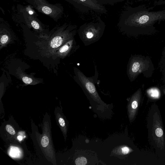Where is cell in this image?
I'll return each mask as SVG.
<instances>
[{
  "label": "cell",
  "instance_id": "1",
  "mask_svg": "<svg viewBox=\"0 0 165 165\" xmlns=\"http://www.w3.org/2000/svg\"><path fill=\"white\" fill-rule=\"evenodd\" d=\"M165 20V10L150 12L139 6L127 7L120 15L117 24L120 31L127 35H152L157 22Z\"/></svg>",
  "mask_w": 165,
  "mask_h": 165
},
{
  "label": "cell",
  "instance_id": "2",
  "mask_svg": "<svg viewBox=\"0 0 165 165\" xmlns=\"http://www.w3.org/2000/svg\"><path fill=\"white\" fill-rule=\"evenodd\" d=\"M155 68L150 58L141 55L131 56L127 65V75L130 82L134 81L141 74L144 77L152 76Z\"/></svg>",
  "mask_w": 165,
  "mask_h": 165
},
{
  "label": "cell",
  "instance_id": "3",
  "mask_svg": "<svg viewBox=\"0 0 165 165\" xmlns=\"http://www.w3.org/2000/svg\"><path fill=\"white\" fill-rule=\"evenodd\" d=\"M105 28V22L98 16L95 20L82 25L78 30V35L82 43L87 46L100 39Z\"/></svg>",
  "mask_w": 165,
  "mask_h": 165
},
{
  "label": "cell",
  "instance_id": "4",
  "mask_svg": "<svg viewBox=\"0 0 165 165\" xmlns=\"http://www.w3.org/2000/svg\"><path fill=\"white\" fill-rule=\"evenodd\" d=\"M75 72L76 81L89 101L95 104L105 106V103L101 100L98 93L92 77H86L77 68H76Z\"/></svg>",
  "mask_w": 165,
  "mask_h": 165
},
{
  "label": "cell",
  "instance_id": "5",
  "mask_svg": "<svg viewBox=\"0 0 165 165\" xmlns=\"http://www.w3.org/2000/svg\"><path fill=\"white\" fill-rule=\"evenodd\" d=\"M77 9L83 13L93 11L99 13L106 14L108 10L103 5L96 0H71Z\"/></svg>",
  "mask_w": 165,
  "mask_h": 165
},
{
  "label": "cell",
  "instance_id": "6",
  "mask_svg": "<svg viewBox=\"0 0 165 165\" xmlns=\"http://www.w3.org/2000/svg\"><path fill=\"white\" fill-rule=\"evenodd\" d=\"M142 90L139 89L131 97L128 106V114L130 122L132 121L137 113L139 103L142 97Z\"/></svg>",
  "mask_w": 165,
  "mask_h": 165
},
{
  "label": "cell",
  "instance_id": "7",
  "mask_svg": "<svg viewBox=\"0 0 165 165\" xmlns=\"http://www.w3.org/2000/svg\"><path fill=\"white\" fill-rule=\"evenodd\" d=\"M155 125L154 127L153 131L155 137V139L161 140L164 144V131L162 127L160 126V124H155Z\"/></svg>",
  "mask_w": 165,
  "mask_h": 165
},
{
  "label": "cell",
  "instance_id": "8",
  "mask_svg": "<svg viewBox=\"0 0 165 165\" xmlns=\"http://www.w3.org/2000/svg\"><path fill=\"white\" fill-rule=\"evenodd\" d=\"M131 151V149L128 147L122 146L118 147L114 150L113 152L115 154L120 155H126L129 154Z\"/></svg>",
  "mask_w": 165,
  "mask_h": 165
},
{
  "label": "cell",
  "instance_id": "9",
  "mask_svg": "<svg viewBox=\"0 0 165 165\" xmlns=\"http://www.w3.org/2000/svg\"><path fill=\"white\" fill-rule=\"evenodd\" d=\"M63 38L61 37L57 36L54 38L51 43V46L53 48L59 47L62 43Z\"/></svg>",
  "mask_w": 165,
  "mask_h": 165
},
{
  "label": "cell",
  "instance_id": "10",
  "mask_svg": "<svg viewBox=\"0 0 165 165\" xmlns=\"http://www.w3.org/2000/svg\"><path fill=\"white\" fill-rule=\"evenodd\" d=\"M147 93L150 97L154 98H158L160 96L159 89L156 88H152L148 89Z\"/></svg>",
  "mask_w": 165,
  "mask_h": 165
},
{
  "label": "cell",
  "instance_id": "11",
  "mask_svg": "<svg viewBox=\"0 0 165 165\" xmlns=\"http://www.w3.org/2000/svg\"><path fill=\"white\" fill-rule=\"evenodd\" d=\"M98 3L102 5L106 4L113 6L115 4L129 0H96Z\"/></svg>",
  "mask_w": 165,
  "mask_h": 165
},
{
  "label": "cell",
  "instance_id": "12",
  "mask_svg": "<svg viewBox=\"0 0 165 165\" xmlns=\"http://www.w3.org/2000/svg\"><path fill=\"white\" fill-rule=\"evenodd\" d=\"M58 121L60 126L61 127V129H63V131L64 134L65 135H67V127L65 121L63 117H59L58 119Z\"/></svg>",
  "mask_w": 165,
  "mask_h": 165
},
{
  "label": "cell",
  "instance_id": "13",
  "mask_svg": "<svg viewBox=\"0 0 165 165\" xmlns=\"http://www.w3.org/2000/svg\"><path fill=\"white\" fill-rule=\"evenodd\" d=\"M50 139L47 135L43 136L41 140V144L43 148H46L50 144Z\"/></svg>",
  "mask_w": 165,
  "mask_h": 165
},
{
  "label": "cell",
  "instance_id": "14",
  "mask_svg": "<svg viewBox=\"0 0 165 165\" xmlns=\"http://www.w3.org/2000/svg\"><path fill=\"white\" fill-rule=\"evenodd\" d=\"M75 163L77 165H85L87 163V160L84 157H81L76 160Z\"/></svg>",
  "mask_w": 165,
  "mask_h": 165
},
{
  "label": "cell",
  "instance_id": "15",
  "mask_svg": "<svg viewBox=\"0 0 165 165\" xmlns=\"http://www.w3.org/2000/svg\"><path fill=\"white\" fill-rule=\"evenodd\" d=\"M19 149L16 148H12L10 151V155L13 157L18 156L19 155Z\"/></svg>",
  "mask_w": 165,
  "mask_h": 165
},
{
  "label": "cell",
  "instance_id": "16",
  "mask_svg": "<svg viewBox=\"0 0 165 165\" xmlns=\"http://www.w3.org/2000/svg\"><path fill=\"white\" fill-rule=\"evenodd\" d=\"M6 129L7 132L12 135H14L16 134L15 131L13 127L9 125H7L6 126Z\"/></svg>",
  "mask_w": 165,
  "mask_h": 165
},
{
  "label": "cell",
  "instance_id": "17",
  "mask_svg": "<svg viewBox=\"0 0 165 165\" xmlns=\"http://www.w3.org/2000/svg\"><path fill=\"white\" fill-rule=\"evenodd\" d=\"M42 11L44 13L46 14H49L51 13L52 10L51 8L47 6H44L42 8Z\"/></svg>",
  "mask_w": 165,
  "mask_h": 165
},
{
  "label": "cell",
  "instance_id": "18",
  "mask_svg": "<svg viewBox=\"0 0 165 165\" xmlns=\"http://www.w3.org/2000/svg\"><path fill=\"white\" fill-rule=\"evenodd\" d=\"M22 80L26 84H31L33 81L31 78L26 77H24L22 78Z\"/></svg>",
  "mask_w": 165,
  "mask_h": 165
},
{
  "label": "cell",
  "instance_id": "19",
  "mask_svg": "<svg viewBox=\"0 0 165 165\" xmlns=\"http://www.w3.org/2000/svg\"><path fill=\"white\" fill-rule=\"evenodd\" d=\"M8 40H9L8 36L6 35H4L1 37V42L2 44H5L7 42Z\"/></svg>",
  "mask_w": 165,
  "mask_h": 165
},
{
  "label": "cell",
  "instance_id": "20",
  "mask_svg": "<svg viewBox=\"0 0 165 165\" xmlns=\"http://www.w3.org/2000/svg\"><path fill=\"white\" fill-rule=\"evenodd\" d=\"M31 24L32 26L35 29L38 30L40 26L39 24L35 21H33Z\"/></svg>",
  "mask_w": 165,
  "mask_h": 165
},
{
  "label": "cell",
  "instance_id": "21",
  "mask_svg": "<svg viewBox=\"0 0 165 165\" xmlns=\"http://www.w3.org/2000/svg\"><path fill=\"white\" fill-rule=\"evenodd\" d=\"M160 63L163 68L165 69V56H163Z\"/></svg>",
  "mask_w": 165,
  "mask_h": 165
},
{
  "label": "cell",
  "instance_id": "22",
  "mask_svg": "<svg viewBox=\"0 0 165 165\" xmlns=\"http://www.w3.org/2000/svg\"><path fill=\"white\" fill-rule=\"evenodd\" d=\"M165 56V49L162 53V56Z\"/></svg>",
  "mask_w": 165,
  "mask_h": 165
},
{
  "label": "cell",
  "instance_id": "23",
  "mask_svg": "<svg viewBox=\"0 0 165 165\" xmlns=\"http://www.w3.org/2000/svg\"><path fill=\"white\" fill-rule=\"evenodd\" d=\"M18 138L19 140H22V137H20V136H19V137H18Z\"/></svg>",
  "mask_w": 165,
  "mask_h": 165
},
{
  "label": "cell",
  "instance_id": "24",
  "mask_svg": "<svg viewBox=\"0 0 165 165\" xmlns=\"http://www.w3.org/2000/svg\"><path fill=\"white\" fill-rule=\"evenodd\" d=\"M139 1H143V0H139Z\"/></svg>",
  "mask_w": 165,
  "mask_h": 165
}]
</instances>
